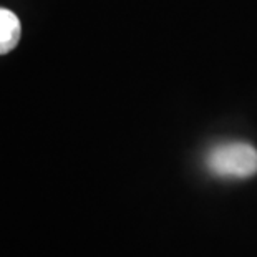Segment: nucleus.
Wrapping results in <instances>:
<instances>
[{"instance_id": "obj_2", "label": "nucleus", "mask_w": 257, "mask_h": 257, "mask_svg": "<svg viewBox=\"0 0 257 257\" xmlns=\"http://www.w3.org/2000/svg\"><path fill=\"white\" fill-rule=\"evenodd\" d=\"M22 25L19 17L7 9H0V55L12 52L19 45Z\"/></svg>"}, {"instance_id": "obj_1", "label": "nucleus", "mask_w": 257, "mask_h": 257, "mask_svg": "<svg viewBox=\"0 0 257 257\" xmlns=\"http://www.w3.org/2000/svg\"><path fill=\"white\" fill-rule=\"evenodd\" d=\"M206 168L217 178H250L257 174V150L244 141L217 145L206 155Z\"/></svg>"}]
</instances>
